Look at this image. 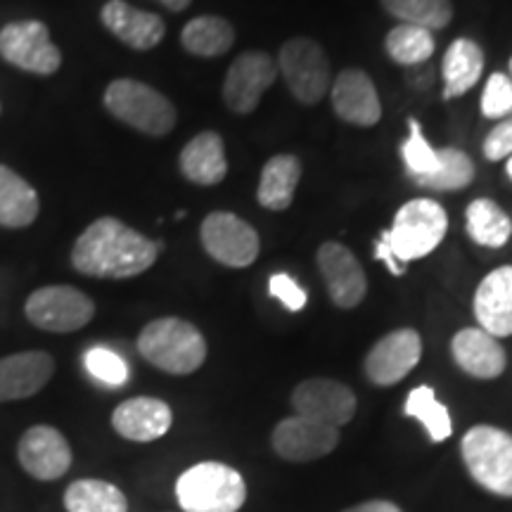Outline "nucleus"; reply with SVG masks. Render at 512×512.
Masks as SVG:
<instances>
[{"label":"nucleus","mask_w":512,"mask_h":512,"mask_svg":"<svg viewBox=\"0 0 512 512\" xmlns=\"http://www.w3.org/2000/svg\"><path fill=\"white\" fill-rule=\"evenodd\" d=\"M157 3H162L164 8H169L171 12H183L192 3V0H157Z\"/></svg>","instance_id":"nucleus-40"},{"label":"nucleus","mask_w":512,"mask_h":512,"mask_svg":"<svg viewBox=\"0 0 512 512\" xmlns=\"http://www.w3.org/2000/svg\"><path fill=\"white\" fill-rule=\"evenodd\" d=\"M55 373V358L48 351H22L0 358V403L31 399Z\"/></svg>","instance_id":"nucleus-19"},{"label":"nucleus","mask_w":512,"mask_h":512,"mask_svg":"<svg viewBox=\"0 0 512 512\" xmlns=\"http://www.w3.org/2000/svg\"><path fill=\"white\" fill-rule=\"evenodd\" d=\"M0 57L12 67L38 76H53L62 67L60 48L50 41L46 24L36 19L12 22L0 29Z\"/></svg>","instance_id":"nucleus-9"},{"label":"nucleus","mask_w":512,"mask_h":512,"mask_svg":"<svg viewBox=\"0 0 512 512\" xmlns=\"http://www.w3.org/2000/svg\"><path fill=\"white\" fill-rule=\"evenodd\" d=\"M380 3L401 24H413L427 31L444 29L453 19L451 0H380Z\"/></svg>","instance_id":"nucleus-30"},{"label":"nucleus","mask_w":512,"mask_h":512,"mask_svg":"<svg viewBox=\"0 0 512 512\" xmlns=\"http://www.w3.org/2000/svg\"><path fill=\"white\" fill-rule=\"evenodd\" d=\"M465 219L467 235H470L472 242L491 249H501L508 245L512 235V221L494 200L482 197V200L470 202Z\"/></svg>","instance_id":"nucleus-28"},{"label":"nucleus","mask_w":512,"mask_h":512,"mask_svg":"<svg viewBox=\"0 0 512 512\" xmlns=\"http://www.w3.org/2000/svg\"><path fill=\"white\" fill-rule=\"evenodd\" d=\"M420 188H430L437 192H456L463 190L475 181V164L465 155L463 150L456 147H444L439 152V169L432 176L411 178Z\"/></svg>","instance_id":"nucleus-32"},{"label":"nucleus","mask_w":512,"mask_h":512,"mask_svg":"<svg viewBox=\"0 0 512 512\" xmlns=\"http://www.w3.org/2000/svg\"><path fill=\"white\" fill-rule=\"evenodd\" d=\"M273 448L283 460L290 463H311V460L325 458L339 444V430L323 422L292 415L278 422L273 430Z\"/></svg>","instance_id":"nucleus-15"},{"label":"nucleus","mask_w":512,"mask_h":512,"mask_svg":"<svg viewBox=\"0 0 512 512\" xmlns=\"http://www.w3.org/2000/svg\"><path fill=\"white\" fill-rule=\"evenodd\" d=\"M83 363H86L88 373H91L95 380H100L102 384L121 387V384H126L128 380V366L124 363V358L105 347L88 349Z\"/></svg>","instance_id":"nucleus-35"},{"label":"nucleus","mask_w":512,"mask_h":512,"mask_svg":"<svg viewBox=\"0 0 512 512\" xmlns=\"http://www.w3.org/2000/svg\"><path fill=\"white\" fill-rule=\"evenodd\" d=\"M463 463L472 479L496 496L512 498V434L477 425L460 441Z\"/></svg>","instance_id":"nucleus-6"},{"label":"nucleus","mask_w":512,"mask_h":512,"mask_svg":"<svg viewBox=\"0 0 512 512\" xmlns=\"http://www.w3.org/2000/svg\"><path fill=\"white\" fill-rule=\"evenodd\" d=\"M406 415H411V418H415L425 427L434 444H441V441H446L453 434V422L451 415H448V408L437 401V394L427 384L415 387L408 394Z\"/></svg>","instance_id":"nucleus-33"},{"label":"nucleus","mask_w":512,"mask_h":512,"mask_svg":"<svg viewBox=\"0 0 512 512\" xmlns=\"http://www.w3.org/2000/svg\"><path fill=\"white\" fill-rule=\"evenodd\" d=\"M181 174L195 185H219L228 176V159L223 138L214 131H204L183 147Z\"/></svg>","instance_id":"nucleus-23"},{"label":"nucleus","mask_w":512,"mask_h":512,"mask_svg":"<svg viewBox=\"0 0 512 512\" xmlns=\"http://www.w3.org/2000/svg\"><path fill=\"white\" fill-rule=\"evenodd\" d=\"M183 48L197 57H219L226 55L235 43V29L228 19L202 15L190 19L181 34Z\"/></svg>","instance_id":"nucleus-27"},{"label":"nucleus","mask_w":512,"mask_h":512,"mask_svg":"<svg viewBox=\"0 0 512 512\" xmlns=\"http://www.w3.org/2000/svg\"><path fill=\"white\" fill-rule=\"evenodd\" d=\"M17 460L29 477L55 482L72 467V446L55 427L34 425L19 439Z\"/></svg>","instance_id":"nucleus-13"},{"label":"nucleus","mask_w":512,"mask_h":512,"mask_svg":"<svg viewBox=\"0 0 512 512\" xmlns=\"http://www.w3.org/2000/svg\"><path fill=\"white\" fill-rule=\"evenodd\" d=\"M292 406L302 418L323 422V425L339 430L356 415V394L347 384L337 380L313 377V380H306L294 389Z\"/></svg>","instance_id":"nucleus-12"},{"label":"nucleus","mask_w":512,"mask_h":512,"mask_svg":"<svg viewBox=\"0 0 512 512\" xmlns=\"http://www.w3.org/2000/svg\"><path fill=\"white\" fill-rule=\"evenodd\" d=\"M451 351L458 368L477 377V380H496L508 366V356H505L501 342L482 328H465L456 332Z\"/></svg>","instance_id":"nucleus-21"},{"label":"nucleus","mask_w":512,"mask_h":512,"mask_svg":"<svg viewBox=\"0 0 512 512\" xmlns=\"http://www.w3.org/2000/svg\"><path fill=\"white\" fill-rule=\"evenodd\" d=\"M24 313L34 328L64 335L86 328L95 316V304L86 292L76 287L48 285L29 294Z\"/></svg>","instance_id":"nucleus-7"},{"label":"nucleus","mask_w":512,"mask_h":512,"mask_svg":"<svg viewBox=\"0 0 512 512\" xmlns=\"http://www.w3.org/2000/svg\"><path fill=\"white\" fill-rule=\"evenodd\" d=\"M299 178H302V162L294 155H275L264 164L261 171L256 200L264 209L285 211L294 200Z\"/></svg>","instance_id":"nucleus-26"},{"label":"nucleus","mask_w":512,"mask_h":512,"mask_svg":"<svg viewBox=\"0 0 512 512\" xmlns=\"http://www.w3.org/2000/svg\"><path fill=\"white\" fill-rule=\"evenodd\" d=\"M510 79H512V60H510Z\"/></svg>","instance_id":"nucleus-42"},{"label":"nucleus","mask_w":512,"mask_h":512,"mask_svg":"<svg viewBox=\"0 0 512 512\" xmlns=\"http://www.w3.org/2000/svg\"><path fill=\"white\" fill-rule=\"evenodd\" d=\"M105 107L112 117L152 138L174 131L178 119L174 102L136 79L112 81L105 91Z\"/></svg>","instance_id":"nucleus-5"},{"label":"nucleus","mask_w":512,"mask_h":512,"mask_svg":"<svg viewBox=\"0 0 512 512\" xmlns=\"http://www.w3.org/2000/svg\"><path fill=\"white\" fill-rule=\"evenodd\" d=\"M268 292H271V297L278 299L287 311H302L306 302H309V294H306L304 287L287 273L271 275V280H268Z\"/></svg>","instance_id":"nucleus-37"},{"label":"nucleus","mask_w":512,"mask_h":512,"mask_svg":"<svg viewBox=\"0 0 512 512\" xmlns=\"http://www.w3.org/2000/svg\"><path fill=\"white\" fill-rule=\"evenodd\" d=\"M444 98H460L475 88L484 72V53L470 38H458L444 55Z\"/></svg>","instance_id":"nucleus-25"},{"label":"nucleus","mask_w":512,"mask_h":512,"mask_svg":"<svg viewBox=\"0 0 512 512\" xmlns=\"http://www.w3.org/2000/svg\"><path fill=\"white\" fill-rule=\"evenodd\" d=\"M482 114L486 119H505L512 114V79L508 74H491L484 86Z\"/></svg>","instance_id":"nucleus-36"},{"label":"nucleus","mask_w":512,"mask_h":512,"mask_svg":"<svg viewBox=\"0 0 512 512\" xmlns=\"http://www.w3.org/2000/svg\"><path fill=\"white\" fill-rule=\"evenodd\" d=\"M475 316L479 328L489 335H512V266L491 271L475 292Z\"/></svg>","instance_id":"nucleus-22"},{"label":"nucleus","mask_w":512,"mask_h":512,"mask_svg":"<svg viewBox=\"0 0 512 512\" xmlns=\"http://www.w3.org/2000/svg\"><path fill=\"white\" fill-rule=\"evenodd\" d=\"M448 230L446 209L439 202L418 197L396 211L392 228L384 230L375 245V259L394 275L406 273L408 261L422 259L441 245Z\"/></svg>","instance_id":"nucleus-2"},{"label":"nucleus","mask_w":512,"mask_h":512,"mask_svg":"<svg viewBox=\"0 0 512 512\" xmlns=\"http://www.w3.org/2000/svg\"><path fill=\"white\" fill-rule=\"evenodd\" d=\"M62 501L67 512H128L124 491L102 479H76Z\"/></svg>","instance_id":"nucleus-29"},{"label":"nucleus","mask_w":512,"mask_h":512,"mask_svg":"<svg viewBox=\"0 0 512 512\" xmlns=\"http://www.w3.org/2000/svg\"><path fill=\"white\" fill-rule=\"evenodd\" d=\"M422 339L413 328H401L384 335L366 356V375L377 387H392L418 366Z\"/></svg>","instance_id":"nucleus-16"},{"label":"nucleus","mask_w":512,"mask_h":512,"mask_svg":"<svg viewBox=\"0 0 512 512\" xmlns=\"http://www.w3.org/2000/svg\"><path fill=\"white\" fill-rule=\"evenodd\" d=\"M344 512H403L399 505L389 501H368L361 505H354V508H347Z\"/></svg>","instance_id":"nucleus-39"},{"label":"nucleus","mask_w":512,"mask_h":512,"mask_svg":"<svg viewBox=\"0 0 512 512\" xmlns=\"http://www.w3.org/2000/svg\"><path fill=\"white\" fill-rule=\"evenodd\" d=\"M100 19L124 46L133 50H152L162 43L166 34L162 17L155 15V12L133 8L124 0H110L102 8Z\"/></svg>","instance_id":"nucleus-20"},{"label":"nucleus","mask_w":512,"mask_h":512,"mask_svg":"<svg viewBox=\"0 0 512 512\" xmlns=\"http://www.w3.org/2000/svg\"><path fill=\"white\" fill-rule=\"evenodd\" d=\"M505 169H508V176L512 178V157H508V164H505Z\"/></svg>","instance_id":"nucleus-41"},{"label":"nucleus","mask_w":512,"mask_h":512,"mask_svg":"<svg viewBox=\"0 0 512 512\" xmlns=\"http://www.w3.org/2000/svg\"><path fill=\"white\" fill-rule=\"evenodd\" d=\"M275 76H278V64L271 60V55L261 50L242 53L230 64L226 81H223V100L228 110L235 114H252L264 93L273 86Z\"/></svg>","instance_id":"nucleus-11"},{"label":"nucleus","mask_w":512,"mask_h":512,"mask_svg":"<svg viewBox=\"0 0 512 512\" xmlns=\"http://www.w3.org/2000/svg\"><path fill=\"white\" fill-rule=\"evenodd\" d=\"M434 43L432 31L413 27V24H399L387 34V41H384V50H387L389 57L396 64H403V67H418V64L427 62L434 55Z\"/></svg>","instance_id":"nucleus-31"},{"label":"nucleus","mask_w":512,"mask_h":512,"mask_svg":"<svg viewBox=\"0 0 512 512\" xmlns=\"http://www.w3.org/2000/svg\"><path fill=\"white\" fill-rule=\"evenodd\" d=\"M316 261L332 302L339 309H356L368 292L366 273L356 254L339 242H325L318 249Z\"/></svg>","instance_id":"nucleus-14"},{"label":"nucleus","mask_w":512,"mask_h":512,"mask_svg":"<svg viewBox=\"0 0 512 512\" xmlns=\"http://www.w3.org/2000/svg\"><path fill=\"white\" fill-rule=\"evenodd\" d=\"M484 157L489 162H501L505 157H512V114L501 119V124L489 131L484 138Z\"/></svg>","instance_id":"nucleus-38"},{"label":"nucleus","mask_w":512,"mask_h":512,"mask_svg":"<svg viewBox=\"0 0 512 512\" xmlns=\"http://www.w3.org/2000/svg\"><path fill=\"white\" fill-rule=\"evenodd\" d=\"M41 200L31 183L24 181L10 166L0 164V226L19 230L38 219Z\"/></svg>","instance_id":"nucleus-24"},{"label":"nucleus","mask_w":512,"mask_h":512,"mask_svg":"<svg viewBox=\"0 0 512 512\" xmlns=\"http://www.w3.org/2000/svg\"><path fill=\"white\" fill-rule=\"evenodd\" d=\"M278 72L302 105H318L330 88V60L311 38H292L280 48Z\"/></svg>","instance_id":"nucleus-8"},{"label":"nucleus","mask_w":512,"mask_h":512,"mask_svg":"<svg viewBox=\"0 0 512 512\" xmlns=\"http://www.w3.org/2000/svg\"><path fill=\"white\" fill-rule=\"evenodd\" d=\"M202 247L211 259L228 268H247L261 252L259 233L230 211H214L202 221Z\"/></svg>","instance_id":"nucleus-10"},{"label":"nucleus","mask_w":512,"mask_h":512,"mask_svg":"<svg viewBox=\"0 0 512 512\" xmlns=\"http://www.w3.org/2000/svg\"><path fill=\"white\" fill-rule=\"evenodd\" d=\"M138 351L147 363L169 375H190L207 361V342L202 332L176 316L147 323L138 335Z\"/></svg>","instance_id":"nucleus-3"},{"label":"nucleus","mask_w":512,"mask_h":512,"mask_svg":"<svg viewBox=\"0 0 512 512\" xmlns=\"http://www.w3.org/2000/svg\"><path fill=\"white\" fill-rule=\"evenodd\" d=\"M174 425V413L171 406L155 396H136L119 403L112 413V427L119 437L128 441H147L162 439Z\"/></svg>","instance_id":"nucleus-18"},{"label":"nucleus","mask_w":512,"mask_h":512,"mask_svg":"<svg viewBox=\"0 0 512 512\" xmlns=\"http://www.w3.org/2000/svg\"><path fill=\"white\" fill-rule=\"evenodd\" d=\"M162 247V242L145 238L138 230L128 228L124 221L102 216L76 238L72 266L88 278H136L155 264Z\"/></svg>","instance_id":"nucleus-1"},{"label":"nucleus","mask_w":512,"mask_h":512,"mask_svg":"<svg viewBox=\"0 0 512 512\" xmlns=\"http://www.w3.org/2000/svg\"><path fill=\"white\" fill-rule=\"evenodd\" d=\"M408 126H411V133H408V138L403 140L401 145V157L403 164H406L408 176H432L434 171L439 169V152L427 143L425 136H422L418 119H408Z\"/></svg>","instance_id":"nucleus-34"},{"label":"nucleus","mask_w":512,"mask_h":512,"mask_svg":"<svg viewBox=\"0 0 512 512\" xmlns=\"http://www.w3.org/2000/svg\"><path fill=\"white\" fill-rule=\"evenodd\" d=\"M337 117L354 126H375L382 119V102L373 79L361 69H344L330 86Z\"/></svg>","instance_id":"nucleus-17"},{"label":"nucleus","mask_w":512,"mask_h":512,"mask_svg":"<svg viewBox=\"0 0 512 512\" xmlns=\"http://www.w3.org/2000/svg\"><path fill=\"white\" fill-rule=\"evenodd\" d=\"M176 498L185 512H238L247 501V484L235 467L207 460L178 477Z\"/></svg>","instance_id":"nucleus-4"}]
</instances>
